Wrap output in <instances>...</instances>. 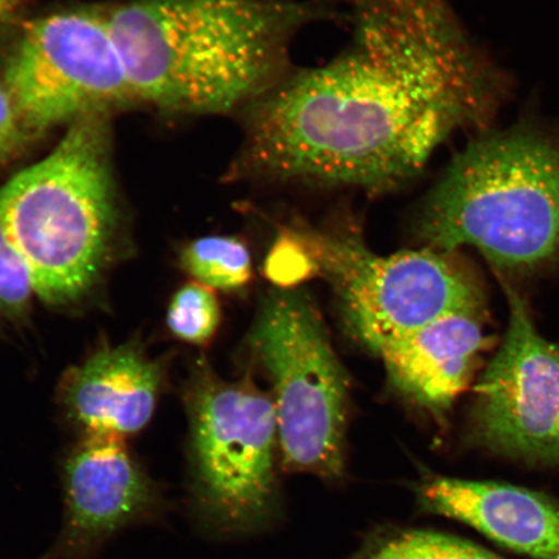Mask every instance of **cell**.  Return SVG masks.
Here are the masks:
<instances>
[{"label": "cell", "mask_w": 559, "mask_h": 559, "mask_svg": "<svg viewBox=\"0 0 559 559\" xmlns=\"http://www.w3.org/2000/svg\"><path fill=\"white\" fill-rule=\"evenodd\" d=\"M424 507L463 522L502 547L533 559H559V501L499 481L432 478Z\"/></svg>", "instance_id": "cell-12"}, {"label": "cell", "mask_w": 559, "mask_h": 559, "mask_svg": "<svg viewBox=\"0 0 559 559\" xmlns=\"http://www.w3.org/2000/svg\"><path fill=\"white\" fill-rule=\"evenodd\" d=\"M26 132L10 94L0 85V165L19 150Z\"/></svg>", "instance_id": "cell-18"}, {"label": "cell", "mask_w": 559, "mask_h": 559, "mask_svg": "<svg viewBox=\"0 0 559 559\" xmlns=\"http://www.w3.org/2000/svg\"><path fill=\"white\" fill-rule=\"evenodd\" d=\"M221 321V309L213 289L190 283L175 293L166 324L175 338L192 345H204L214 337Z\"/></svg>", "instance_id": "cell-15"}, {"label": "cell", "mask_w": 559, "mask_h": 559, "mask_svg": "<svg viewBox=\"0 0 559 559\" xmlns=\"http://www.w3.org/2000/svg\"><path fill=\"white\" fill-rule=\"evenodd\" d=\"M181 267L210 289H242L251 278V257L247 243L233 236H206L181 250Z\"/></svg>", "instance_id": "cell-14"}, {"label": "cell", "mask_w": 559, "mask_h": 559, "mask_svg": "<svg viewBox=\"0 0 559 559\" xmlns=\"http://www.w3.org/2000/svg\"><path fill=\"white\" fill-rule=\"evenodd\" d=\"M310 272L332 285L347 330L381 354L396 340L453 313H477L480 293L473 280L431 249L373 253L353 228L293 223Z\"/></svg>", "instance_id": "cell-5"}, {"label": "cell", "mask_w": 559, "mask_h": 559, "mask_svg": "<svg viewBox=\"0 0 559 559\" xmlns=\"http://www.w3.org/2000/svg\"><path fill=\"white\" fill-rule=\"evenodd\" d=\"M426 248L478 249L495 267L531 271L559 255V128L522 121L477 132L415 214Z\"/></svg>", "instance_id": "cell-3"}, {"label": "cell", "mask_w": 559, "mask_h": 559, "mask_svg": "<svg viewBox=\"0 0 559 559\" xmlns=\"http://www.w3.org/2000/svg\"><path fill=\"white\" fill-rule=\"evenodd\" d=\"M487 344L477 313H453L404 335L380 355L393 386L442 417L466 389Z\"/></svg>", "instance_id": "cell-13"}, {"label": "cell", "mask_w": 559, "mask_h": 559, "mask_svg": "<svg viewBox=\"0 0 559 559\" xmlns=\"http://www.w3.org/2000/svg\"><path fill=\"white\" fill-rule=\"evenodd\" d=\"M0 227L46 304L72 305L93 290L117 228L107 115L69 124L47 156L0 188Z\"/></svg>", "instance_id": "cell-4"}, {"label": "cell", "mask_w": 559, "mask_h": 559, "mask_svg": "<svg viewBox=\"0 0 559 559\" xmlns=\"http://www.w3.org/2000/svg\"><path fill=\"white\" fill-rule=\"evenodd\" d=\"M64 487V528L44 559H83L158 506L155 486L118 438L86 436L67 461Z\"/></svg>", "instance_id": "cell-10"}, {"label": "cell", "mask_w": 559, "mask_h": 559, "mask_svg": "<svg viewBox=\"0 0 559 559\" xmlns=\"http://www.w3.org/2000/svg\"><path fill=\"white\" fill-rule=\"evenodd\" d=\"M163 381V367L135 342L103 346L66 374L61 400L86 436L124 440L150 424Z\"/></svg>", "instance_id": "cell-11"}, {"label": "cell", "mask_w": 559, "mask_h": 559, "mask_svg": "<svg viewBox=\"0 0 559 559\" xmlns=\"http://www.w3.org/2000/svg\"><path fill=\"white\" fill-rule=\"evenodd\" d=\"M509 306L506 338L478 384L473 438L500 456L559 466V346L512 290Z\"/></svg>", "instance_id": "cell-9"}, {"label": "cell", "mask_w": 559, "mask_h": 559, "mask_svg": "<svg viewBox=\"0 0 559 559\" xmlns=\"http://www.w3.org/2000/svg\"><path fill=\"white\" fill-rule=\"evenodd\" d=\"M367 559H504L459 537L411 531L382 545Z\"/></svg>", "instance_id": "cell-16"}, {"label": "cell", "mask_w": 559, "mask_h": 559, "mask_svg": "<svg viewBox=\"0 0 559 559\" xmlns=\"http://www.w3.org/2000/svg\"><path fill=\"white\" fill-rule=\"evenodd\" d=\"M21 4H23V0H0V20L12 15Z\"/></svg>", "instance_id": "cell-19"}, {"label": "cell", "mask_w": 559, "mask_h": 559, "mask_svg": "<svg viewBox=\"0 0 559 559\" xmlns=\"http://www.w3.org/2000/svg\"><path fill=\"white\" fill-rule=\"evenodd\" d=\"M248 347L274 386L286 469L341 477L347 382L310 298L295 290L271 293L250 330Z\"/></svg>", "instance_id": "cell-6"}, {"label": "cell", "mask_w": 559, "mask_h": 559, "mask_svg": "<svg viewBox=\"0 0 559 559\" xmlns=\"http://www.w3.org/2000/svg\"><path fill=\"white\" fill-rule=\"evenodd\" d=\"M3 86L27 132L136 100L107 13L96 10L34 20L7 61Z\"/></svg>", "instance_id": "cell-7"}, {"label": "cell", "mask_w": 559, "mask_h": 559, "mask_svg": "<svg viewBox=\"0 0 559 559\" xmlns=\"http://www.w3.org/2000/svg\"><path fill=\"white\" fill-rule=\"evenodd\" d=\"M187 408L202 510L222 526L249 527L274 491V401L249 377L228 382L204 367L188 388Z\"/></svg>", "instance_id": "cell-8"}, {"label": "cell", "mask_w": 559, "mask_h": 559, "mask_svg": "<svg viewBox=\"0 0 559 559\" xmlns=\"http://www.w3.org/2000/svg\"><path fill=\"white\" fill-rule=\"evenodd\" d=\"M33 295L29 271L0 227V317L23 318Z\"/></svg>", "instance_id": "cell-17"}, {"label": "cell", "mask_w": 559, "mask_h": 559, "mask_svg": "<svg viewBox=\"0 0 559 559\" xmlns=\"http://www.w3.org/2000/svg\"><path fill=\"white\" fill-rule=\"evenodd\" d=\"M107 13L136 100L183 115L241 111L292 69L321 0H126Z\"/></svg>", "instance_id": "cell-2"}, {"label": "cell", "mask_w": 559, "mask_h": 559, "mask_svg": "<svg viewBox=\"0 0 559 559\" xmlns=\"http://www.w3.org/2000/svg\"><path fill=\"white\" fill-rule=\"evenodd\" d=\"M349 38L293 68L241 110L230 177L264 185L401 190L444 143L484 131L510 94L449 0H344Z\"/></svg>", "instance_id": "cell-1"}]
</instances>
